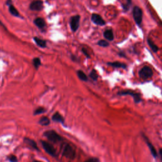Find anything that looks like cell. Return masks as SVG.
Returning <instances> with one entry per match:
<instances>
[{
  "instance_id": "cell-1",
  "label": "cell",
  "mask_w": 162,
  "mask_h": 162,
  "mask_svg": "<svg viewBox=\"0 0 162 162\" xmlns=\"http://www.w3.org/2000/svg\"><path fill=\"white\" fill-rule=\"evenodd\" d=\"M63 155L70 160H74L75 157V150L71 145L66 144L63 148Z\"/></svg>"
},
{
  "instance_id": "cell-2",
  "label": "cell",
  "mask_w": 162,
  "mask_h": 162,
  "mask_svg": "<svg viewBox=\"0 0 162 162\" xmlns=\"http://www.w3.org/2000/svg\"><path fill=\"white\" fill-rule=\"evenodd\" d=\"M44 136L48 139L49 141H51L53 143H58L59 141L63 140L62 137L59 135L57 133H56L55 131L50 130L46 131L44 133Z\"/></svg>"
},
{
  "instance_id": "cell-3",
  "label": "cell",
  "mask_w": 162,
  "mask_h": 162,
  "mask_svg": "<svg viewBox=\"0 0 162 162\" xmlns=\"http://www.w3.org/2000/svg\"><path fill=\"white\" fill-rule=\"evenodd\" d=\"M118 94L120 95V96H125V95L131 96L133 97L135 103H138L141 101V95L139 93H137V92H135L133 91H131V90L122 91L118 92Z\"/></svg>"
},
{
  "instance_id": "cell-4",
  "label": "cell",
  "mask_w": 162,
  "mask_h": 162,
  "mask_svg": "<svg viewBox=\"0 0 162 162\" xmlns=\"http://www.w3.org/2000/svg\"><path fill=\"white\" fill-rule=\"evenodd\" d=\"M153 74V70H152V69L150 67H148V66H144V67L142 68L140 71L139 72V77L143 79H148L152 77Z\"/></svg>"
},
{
  "instance_id": "cell-5",
  "label": "cell",
  "mask_w": 162,
  "mask_h": 162,
  "mask_svg": "<svg viewBox=\"0 0 162 162\" xmlns=\"http://www.w3.org/2000/svg\"><path fill=\"white\" fill-rule=\"evenodd\" d=\"M80 20L81 16L79 15L73 16L71 17L70 20V25L72 32H75L77 31V29L79 27V25H80Z\"/></svg>"
},
{
  "instance_id": "cell-6",
  "label": "cell",
  "mask_w": 162,
  "mask_h": 162,
  "mask_svg": "<svg viewBox=\"0 0 162 162\" xmlns=\"http://www.w3.org/2000/svg\"><path fill=\"white\" fill-rule=\"evenodd\" d=\"M133 16L135 23L139 25L141 24L142 20H143V11L139 6H135L134 8Z\"/></svg>"
},
{
  "instance_id": "cell-7",
  "label": "cell",
  "mask_w": 162,
  "mask_h": 162,
  "mask_svg": "<svg viewBox=\"0 0 162 162\" xmlns=\"http://www.w3.org/2000/svg\"><path fill=\"white\" fill-rule=\"evenodd\" d=\"M41 144L46 153H48L49 154H50L52 157H56L57 156V152H56L55 148L51 144H49V143H48V142L44 141H42Z\"/></svg>"
},
{
  "instance_id": "cell-8",
  "label": "cell",
  "mask_w": 162,
  "mask_h": 162,
  "mask_svg": "<svg viewBox=\"0 0 162 162\" xmlns=\"http://www.w3.org/2000/svg\"><path fill=\"white\" fill-rule=\"evenodd\" d=\"M43 8V2L41 0H34L31 2L29 9L32 11H41Z\"/></svg>"
},
{
  "instance_id": "cell-9",
  "label": "cell",
  "mask_w": 162,
  "mask_h": 162,
  "mask_svg": "<svg viewBox=\"0 0 162 162\" xmlns=\"http://www.w3.org/2000/svg\"><path fill=\"white\" fill-rule=\"evenodd\" d=\"M91 21L96 25H100V26L105 25L106 24L105 21H104L103 18H102L100 15L96 14H93L92 15Z\"/></svg>"
},
{
  "instance_id": "cell-10",
  "label": "cell",
  "mask_w": 162,
  "mask_h": 162,
  "mask_svg": "<svg viewBox=\"0 0 162 162\" xmlns=\"http://www.w3.org/2000/svg\"><path fill=\"white\" fill-rule=\"evenodd\" d=\"M34 24L40 29H43L46 27L45 21L43 18L41 17H38L35 18L34 21Z\"/></svg>"
},
{
  "instance_id": "cell-11",
  "label": "cell",
  "mask_w": 162,
  "mask_h": 162,
  "mask_svg": "<svg viewBox=\"0 0 162 162\" xmlns=\"http://www.w3.org/2000/svg\"><path fill=\"white\" fill-rule=\"evenodd\" d=\"M103 36L106 39H107L108 41H112L114 39V35L113 31L111 29H108L103 33Z\"/></svg>"
},
{
  "instance_id": "cell-12",
  "label": "cell",
  "mask_w": 162,
  "mask_h": 162,
  "mask_svg": "<svg viewBox=\"0 0 162 162\" xmlns=\"http://www.w3.org/2000/svg\"><path fill=\"white\" fill-rule=\"evenodd\" d=\"M33 39H34V41H35L36 44H37L38 46H39V47L44 48H46V46H47L46 41L43 40V39H42L38 37H34Z\"/></svg>"
},
{
  "instance_id": "cell-13",
  "label": "cell",
  "mask_w": 162,
  "mask_h": 162,
  "mask_svg": "<svg viewBox=\"0 0 162 162\" xmlns=\"http://www.w3.org/2000/svg\"><path fill=\"white\" fill-rule=\"evenodd\" d=\"M24 142L26 144H28L29 146H31V148H32L33 149H35V150H39L38 145L34 140H32V139H31L28 138V137H25L24 138Z\"/></svg>"
},
{
  "instance_id": "cell-14",
  "label": "cell",
  "mask_w": 162,
  "mask_h": 162,
  "mask_svg": "<svg viewBox=\"0 0 162 162\" xmlns=\"http://www.w3.org/2000/svg\"><path fill=\"white\" fill-rule=\"evenodd\" d=\"M144 139H145V140H146V143H147V144H148V146L149 149H150V151H151V154L153 155V156L154 157H157V153L156 150H155L154 147L153 146V145L152 144L150 143V142L148 141V139L146 137L144 136Z\"/></svg>"
},
{
  "instance_id": "cell-15",
  "label": "cell",
  "mask_w": 162,
  "mask_h": 162,
  "mask_svg": "<svg viewBox=\"0 0 162 162\" xmlns=\"http://www.w3.org/2000/svg\"><path fill=\"white\" fill-rule=\"evenodd\" d=\"M52 120L56 122H59V123L64 124V118L62 117V115L57 112L55 113L52 116Z\"/></svg>"
},
{
  "instance_id": "cell-16",
  "label": "cell",
  "mask_w": 162,
  "mask_h": 162,
  "mask_svg": "<svg viewBox=\"0 0 162 162\" xmlns=\"http://www.w3.org/2000/svg\"><path fill=\"white\" fill-rule=\"evenodd\" d=\"M8 10H9L10 13V14L13 16H16V17H18V16H20L19 12H18L17 10L16 9V8L12 4L8 6Z\"/></svg>"
},
{
  "instance_id": "cell-17",
  "label": "cell",
  "mask_w": 162,
  "mask_h": 162,
  "mask_svg": "<svg viewBox=\"0 0 162 162\" xmlns=\"http://www.w3.org/2000/svg\"><path fill=\"white\" fill-rule=\"evenodd\" d=\"M108 65L111 66V67H115V68H126V65L122 63L118 62H111V63H108Z\"/></svg>"
},
{
  "instance_id": "cell-18",
  "label": "cell",
  "mask_w": 162,
  "mask_h": 162,
  "mask_svg": "<svg viewBox=\"0 0 162 162\" xmlns=\"http://www.w3.org/2000/svg\"><path fill=\"white\" fill-rule=\"evenodd\" d=\"M39 124L41 125H43V126H48V125L50 124V119L47 117H42L39 120Z\"/></svg>"
},
{
  "instance_id": "cell-19",
  "label": "cell",
  "mask_w": 162,
  "mask_h": 162,
  "mask_svg": "<svg viewBox=\"0 0 162 162\" xmlns=\"http://www.w3.org/2000/svg\"><path fill=\"white\" fill-rule=\"evenodd\" d=\"M77 74L78 77L79 78L80 80H81L82 81H87V80H88L87 76L85 75V74L83 71L78 70L77 72Z\"/></svg>"
},
{
  "instance_id": "cell-20",
  "label": "cell",
  "mask_w": 162,
  "mask_h": 162,
  "mask_svg": "<svg viewBox=\"0 0 162 162\" xmlns=\"http://www.w3.org/2000/svg\"><path fill=\"white\" fill-rule=\"evenodd\" d=\"M148 43L149 44V46H150V47L151 48V49L153 50L154 52H157L158 51V46L155 45L154 44V42L153 41L151 40V39L150 38H148Z\"/></svg>"
},
{
  "instance_id": "cell-21",
  "label": "cell",
  "mask_w": 162,
  "mask_h": 162,
  "mask_svg": "<svg viewBox=\"0 0 162 162\" xmlns=\"http://www.w3.org/2000/svg\"><path fill=\"white\" fill-rule=\"evenodd\" d=\"M32 64L36 69H38L41 65V59L39 58H34L32 60Z\"/></svg>"
},
{
  "instance_id": "cell-22",
  "label": "cell",
  "mask_w": 162,
  "mask_h": 162,
  "mask_svg": "<svg viewBox=\"0 0 162 162\" xmlns=\"http://www.w3.org/2000/svg\"><path fill=\"white\" fill-rule=\"evenodd\" d=\"M46 111L45 108L43 107H39L37 109H36V110L34 112V114L35 115H39V114H41V113H43Z\"/></svg>"
},
{
  "instance_id": "cell-23",
  "label": "cell",
  "mask_w": 162,
  "mask_h": 162,
  "mask_svg": "<svg viewBox=\"0 0 162 162\" xmlns=\"http://www.w3.org/2000/svg\"><path fill=\"white\" fill-rule=\"evenodd\" d=\"M89 76H90V77L92 79V80H94V81H96L97 79H98V75L97 74L96 71L95 70H92L91 72V73H90V75H89Z\"/></svg>"
},
{
  "instance_id": "cell-24",
  "label": "cell",
  "mask_w": 162,
  "mask_h": 162,
  "mask_svg": "<svg viewBox=\"0 0 162 162\" xmlns=\"http://www.w3.org/2000/svg\"><path fill=\"white\" fill-rule=\"evenodd\" d=\"M98 44L101 47H107L109 46V42L105 40H100L98 41Z\"/></svg>"
},
{
  "instance_id": "cell-25",
  "label": "cell",
  "mask_w": 162,
  "mask_h": 162,
  "mask_svg": "<svg viewBox=\"0 0 162 162\" xmlns=\"http://www.w3.org/2000/svg\"><path fill=\"white\" fill-rule=\"evenodd\" d=\"M8 160L10 161V162H17L18 161V159L16 158V156L14 154H11L8 157Z\"/></svg>"
},
{
  "instance_id": "cell-26",
  "label": "cell",
  "mask_w": 162,
  "mask_h": 162,
  "mask_svg": "<svg viewBox=\"0 0 162 162\" xmlns=\"http://www.w3.org/2000/svg\"><path fill=\"white\" fill-rule=\"evenodd\" d=\"M84 162H100V160L96 158H91L85 160Z\"/></svg>"
},
{
  "instance_id": "cell-27",
  "label": "cell",
  "mask_w": 162,
  "mask_h": 162,
  "mask_svg": "<svg viewBox=\"0 0 162 162\" xmlns=\"http://www.w3.org/2000/svg\"><path fill=\"white\" fill-rule=\"evenodd\" d=\"M82 53H83L84 55L87 58H90V55H89V53H88L87 51L86 50V49L84 48H82Z\"/></svg>"
},
{
  "instance_id": "cell-28",
  "label": "cell",
  "mask_w": 162,
  "mask_h": 162,
  "mask_svg": "<svg viewBox=\"0 0 162 162\" xmlns=\"http://www.w3.org/2000/svg\"><path fill=\"white\" fill-rule=\"evenodd\" d=\"M12 4V0H7L6 2V5H7V6H10V5H11Z\"/></svg>"
},
{
  "instance_id": "cell-29",
  "label": "cell",
  "mask_w": 162,
  "mask_h": 162,
  "mask_svg": "<svg viewBox=\"0 0 162 162\" xmlns=\"http://www.w3.org/2000/svg\"><path fill=\"white\" fill-rule=\"evenodd\" d=\"M71 58H72V59L73 61H74V62H76L77 60V58L75 57V56H74V55H72L71 56Z\"/></svg>"
},
{
  "instance_id": "cell-30",
  "label": "cell",
  "mask_w": 162,
  "mask_h": 162,
  "mask_svg": "<svg viewBox=\"0 0 162 162\" xmlns=\"http://www.w3.org/2000/svg\"><path fill=\"white\" fill-rule=\"evenodd\" d=\"M160 154L161 159V161H162V149H160Z\"/></svg>"
},
{
  "instance_id": "cell-31",
  "label": "cell",
  "mask_w": 162,
  "mask_h": 162,
  "mask_svg": "<svg viewBox=\"0 0 162 162\" xmlns=\"http://www.w3.org/2000/svg\"><path fill=\"white\" fill-rule=\"evenodd\" d=\"M0 25H1V26H2V27H4V28H5V29H6V27H5L4 24H3V23L1 22V21H0Z\"/></svg>"
},
{
  "instance_id": "cell-32",
  "label": "cell",
  "mask_w": 162,
  "mask_h": 162,
  "mask_svg": "<svg viewBox=\"0 0 162 162\" xmlns=\"http://www.w3.org/2000/svg\"><path fill=\"white\" fill-rule=\"evenodd\" d=\"M32 162H42V161H38V160H34Z\"/></svg>"
},
{
  "instance_id": "cell-33",
  "label": "cell",
  "mask_w": 162,
  "mask_h": 162,
  "mask_svg": "<svg viewBox=\"0 0 162 162\" xmlns=\"http://www.w3.org/2000/svg\"><path fill=\"white\" fill-rule=\"evenodd\" d=\"M128 2L129 3H131V0H128Z\"/></svg>"
}]
</instances>
